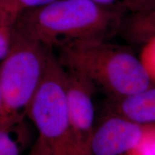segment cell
I'll use <instances>...</instances> for the list:
<instances>
[{
	"instance_id": "obj_1",
	"label": "cell",
	"mask_w": 155,
	"mask_h": 155,
	"mask_svg": "<svg viewBox=\"0 0 155 155\" xmlns=\"http://www.w3.org/2000/svg\"><path fill=\"white\" fill-rule=\"evenodd\" d=\"M127 10L124 5L106 7L91 0H54L22 13L14 31L55 50L74 40H110L118 35Z\"/></svg>"
},
{
	"instance_id": "obj_2",
	"label": "cell",
	"mask_w": 155,
	"mask_h": 155,
	"mask_svg": "<svg viewBox=\"0 0 155 155\" xmlns=\"http://www.w3.org/2000/svg\"><path fill=\"white\" fill-rule=\"evenodd\" d=\"M56 49L65 68L85 75L110 99L125 98L152 86L139 57L127 46L91 39L65 42Z\"/></svg>"
},
{
	"instance_id": "obj_3",
	"label": "cell",
	"mask_w": 155,
	"mask_h": 155,
	"mask_svg": "<svg viewBox=\"0 0 155 155\" xmlns=\"http://www.w3.org/2000/svg\"><path fill=\"white\" fill-rule=\"evenodd\" d=\"M53 50L13 30L10 50L0 62V128L22 121Z\"/></svg>"
},
{
	"instance_id": "obj_4",
	"label": "cell",
	"mask_w": 155,
	"mask_h": 155,
	"mask_svg": "<svg viewBox=\"0 0 155 155\" xmlns=\"http://www.w3.org/2000/svg\"><path fill=\"white\" fill-rule=\"evenodd\" d=\"M65 74L66 70L53 50L26 115L38 131V140L50 155H83L75 142L69 121Z\"/></svg>"
},
{
	"instance_id": "obj_5",
	"label": "cell",
	"mask_w": 155,
	"mask_h": 155,
	"mask_svg": "<svg viewBox=\"0 0 155 155\" xmlns=\"http://www.w3.org/2000/svg\"><path fill=\"white\" fill-rule=\"evenodd\" d=\"M65 70V94L70 124L81 152L83 155H88L95 130L93 96L96 87L81 73Z\"/></svg>"
},
{
	"instance_id": "obj_6",
	"label": "cell",
	"mask_w": 155,
	"mask_h": 155,
	"mask_svg": "<svg viewBox=\"0 0 155 155\" xmlns=\"http://www.w3.org/2000/svg\"><path fill=\"white\" fill-rule=\"evenodd\" d=\"M152 126L112 114L95 127L88 155H124L140 143Z\"/></svg>"
},
{
	"instance_id": "obj_7",
	"label": "cell",
	"mask_w": 155,
	"mask_h": 155,
	"mask_svg": "<svg viewBox=\"0 0 155 155\" xmlns=\"http://www.w3.org/2000/svg\"><path fill=\"white\" fill-rule=\"evenodd\" d=\"M118 35L139 45L155 38V0H137L131 4L122 18Z\"/></svg>"
},
{
	"instance_id": "obj_8",
	"label": "cell",
	"mask_w": 155,
	"mask_h": 155,
	"mask_svg": "<svg viewBox=\"0 0 155 155\" xmlns=\"http://www.w3.org/2000/svg\"><path fill=\"white\" fill-rule=\"evenodd\" d=\"M111 100V114L141 124L155 125V86L125 98Z\"/></svg>"
},
{
	"instance_id": "obj_9",
	"label": "cell",
	"mask_w": 155,
	"mask_h": 155,
	"mask_svg": "<svg viewBox=\"0 0 155 155\" xmlns=\"http://www.w3.org/2000/svg\"><path fill=\"white\" fill-rule=\"evenodd\" d=\"M53 1L54 0H0V20L14 27L17 19L24 12Z\"/></svg>"
},
{
	"instance_id": "obj_10",
	"label": "cell",
	"mask_w": 155,
	"mask_h": 155,
	"mask_svg": "<svg viewBox=\"0 0 155 155\" xmlns=\"http://www.w3.org/2000/svg\"><path fill=\"white\" fill-rule=\"evenodd\" d=\"M0 128V155H21L23 142L19 137H15V129L19 124Z\"/></svg>"
},
{
	"instance_id": "obj_11",
	"label": "cell",
	"mask_w": 155,
	"mask_h": 155,
	"mask_svg": "<svg viewBox=\"0 0 155 155\" xmlns=\"http://www.w3.org/2000/svg\"><path fill=\"white\" fill-rule=\"evenodd\" d=\"M151 83L155 85V38H152L141 45L138 56Z\"/></svg>"
},
{
	"instance_id": "obj_12",
	"label": "cell",
	"mask_w": 155,
	"mask_h": 155,
	"mask_svg": "<svg viewBox=\"0 0 155 155\" xmlns=\"http://www.w3.org/2000/svg\"><path fill=\"white\" fill-rule=\"evenodd\" d=\"M128 153L131 155H155V125L151 127L140 143Z\"/></svg>"
},
{
	"instance_id": "obj_13",
	"label": "cell",
	"mask_w": 155,
	"mask_h": 155,
	"mask_svg": "<svg viewBox=\"0 0 155 155\" xmlns=\"http://www.w3.org/2000/svg\"><path fill=\"white\" fill-rule=\"evenodd\" d=\"M13 29L12 25L0 20V62L10 50L13 40Z\"/></svg>"
},
{
	"instance_id": "obj_14",
	"label": "cell",
	"mask_w": 155,
	"mask_h": 155,
	"mask_svg": "<svg viewBox=\"0 0 155 155\" xmlns=\"http://www.w3.org/2000/svg\"><path fill=\"white\" fill-rule=\"evenodd\" d=\"M101 5L106 6V7H113V6L124 5L128 6L129 4L135 1V0H91Z\"/></svg>"
},
{
	"instance_id": "obj_15",
	"label": "cell",
	"mask_w": 155,
	"mask_h": 155,
	"mask_svg": "<svg viewBox=\"0 0 155 155\" xmlns=\"http://www.w3.org/2000/svg\"><path fill=\"white\" fill-rule=\"evenodd\" d=\"M28 155H50L47 149L37 139L35 144L31 149Z\"/></svg>"
},
{
	"instance_id": "obj_16",
	"label": "cell",
	"mask_w": 155,
	"mask_h": 155,
	"mask_svg": "<svg viewBox=\"0 0 155 155\" xmlns=\"http://www.w3.org/2000/svg\"><path fill=\"white\" fill-rule=\"evenodd\" d=\"M124 155H131V154H129V153H127V154H124Z\"/></svg>"
}]
</instances>
